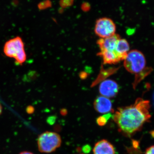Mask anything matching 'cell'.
<instances>
[{"label": "cell", "instance_id": "obj_1", "mask_svg": "<svg viewBox=\"0 0 154 154\" xmlns=\"http://www.w3.org/2000/svg\"><path fill=\"white\" fill-rule=\"evenodd\" d=\"M150 103L140 98L130 106L119 107L113 116L119 130L130 136L139 131L144 125L150 120Z\"/></svg>", "mask_w": 154, "mask_h": 154}, {"label": "cell", "instance_id": "obj_2", "mask_svg": "<svg viewBox=\"0 0 154 154\" xmlns=\"http://www.w3.org/2000/svg\"><path fill=\"white\" fill-rule=\"evenodd\" d=\"M124 60V66L127 70L136 75L140 74L146 68V60L144 55L137 50L129 51Z\"/></svg>", "mask_w": 154, "mask_h": 154}, {"label": "cell", "instance_id": "obj_3", "mask_svg": "<svg viewBox=\"0 0 154 154\" xmlns=\"http://www.w3.org/2000/svg\"><path fill=\"white\" fill-rule=\"evenodd\" d=\"M59 134L52 131H45L38 136L37 145L38 150L42 153H50L55 151L61 144Z\"/></svg>", "mask_w": 154, "mask_h": 154}, {"label": "cell", "instance_id": "obj_4", "mask_svg": "<svg viewBox=\"0 0 154 154\" xmlns=\"http://www.w3.org/2000/svg\"><path fill=\"white\" fill-rule=\"evenodd\" d=\"M4 52L7 56L15 59L18 63H23L26 60V54L24 42L19 36L12 38L6 42Z\"/></svg>", "mask_w": 154, "mask_h": 154}, {"label": "cell", "instance_id": "obj_5", "mask_svg": "<svg viewBox=\"0 0 154 154\" xmlns=\"http://www.w3.org/2000/svg\"><path fill=\"white\" fill-rule=\"evenodd\" d=\"M95 32L100 38H105L115 34L116 26L112 19L101 18L96 21Z\"/></svg>", "mask_w": 154, "mask_h": 154}, {"label": "cell", "instance_id": "obj_6", "mask_svg": "<svg viewBox=\"0 0 154 154\" xmlns=\"http://www.w3.org/2000/svg\"><path fill=\"white\" fill-rule=\"evenodd\" d=\"M119 90L118 84L113 80H104L100 83L99 86V92L101 96L109 99L116 96Z\"/></svg>", "mask_w": 154, "mask_h": 154}, {"label": "cell", "instance_id": "obj_7", "mask_svg": "<svg viewBox=\"0 0 154 154\" xmlns=\"http://www.w3.org/2000/svg\"><path fill=\"white\" fill-rule=\"evenodd\" d=\"M120 38L118 34H115L107 38H99L97 43L100 48V51H114L117 42Z\"/></svg>", "mask_w": 154, "mask_h": 154}, {"label": "cell", "instance_id": "obj_8", "mask_svg": "<svg viewBox=\"0 0 154 154\" xmlns=\"http://www.w3.org/2000/svg\"><path fill=\"white\" fill-rule=\"evenodd\" d=\"M94 106L95 110L99 113H109L113 110L111 100L109 98L102 96L96 98Z\"/></svg>", "mask_w": 154, "mask_h": 154}, {"label": "cell", "instance_id": "obj_9", "mask_svg": "<svg viewBox=\"0 0 154 154\" xmlns=\"http://www.w3.org/2000/svg\"><path fill=\"white\" fill-rule=\"evenodd\" d=\"M94 154H116L113 145L106 140H102L95 144L93 149Z\"/></svg>", "mask_w": 154, "mask_h": 154}, {"label": "cell", "instance_id": "obj_10", "mask_svg": "<svg viewBox=\"0 0 154 154\" xmlns=\"http://www.w3.org/2000/svg\"><path fill=\"white\" fill-rule=\"evenodd\" d=\"M103 60V63L112 64L122 60L120 57L114 51H100L98 54Z\"/></svg>", "mask_w": 154, "mask_h": 154}, {"label": "cell", "instance_id": "obj_11", "mask_svg": "<svg viewBox=\"0 0 154 154\" xmlns=\"http://www.w3.org/2000/svg\"><path fill=\"white\" fill-rule=\"evenodd\" d=\"M129 44L128 41L124 38H120L116 45L115 51L120 57L122 60H124L129 51Z\"/></svg>", "mask_w": 154, "mask_h": 154}, {"label": "cell", "instance_id": "obj_12", "mask_svg": "<svg viewBox=\"0 0 154 154\" xmlns=\"http://www.w3.org/2000/svg\"><path fill=\"white\" fill-rule=\"evenodd\" d=\"M110 116H111L110 114L108 113V114H105V115L98 117L96 120L97 124L99 125V126H104L107 123V121L110 118Z\"/></svg>", "mask_w": 154, "mask_h": 154}, {"label": "cell", "instance_id": "obj_13", "mask_svg": "<svg viewBox=\"0 0 154 154\" xmlns=\"http://www.w3.org/2000/svg\"><path fill=\"white\" fill-rule=\"evenodd\" d=\"M51 6V2L50 1H45L38 4V7L40 10H44Z\"/></svg>", "mask_w": 154, "mask_h": 154}, {"label": "cell", "instance_id": "obj_14", "mask_svg": "<svg viewBox=\"0 0 154 154\" xmlns=\"http://www.w3.org/2000/svg\"><path fill=\"white\" fill-rule=\"evenodd\" d=\"M144 154H154V145L150 146L147 148Z\"/></svg>", "mask_w": 154, "mask_h": 154}, {"label": "cell", "instance_id": "obj_15", "mask_svg": "<svg viewBox=\"0 0 154 154\" xmlns=\"http://www.w3.org/2000/svg\"><path fill=\"white\" fill-rule=\"evenodd\" d=\"M72 1H61L60 2L61 6L62 7H66L67 6H69L71 5L72 3Z\"/></svg>", "mask_w": 154, "mask_h": 154}, {"label": "cell", "instance_id": "obj_16", "mask_svg": "<svg viewBox=\"0 0 154 154\" xmlns=\"http://www.w3.org/2000/svg\"><path fill=\"white\" fill-rule=\"evenodd\" d=\"M90 5L88 3H84L82 5V9L83 11H88L90 9Z\"/></svg>", "mask_w": 154, "mask_h": 154}, {"label": "cell", "instance_id": "obj_17", "mask_svg": "<svg viewBox=\"0 0 154 154\" xmlns=\"http://www.w3.org/2000/svg\"><path fill=\"white\" fill-rule=\"evenodd\" d=\"M83 150L86 153L89 152L91 150V147H90V146L88 145L85 146L83 148Z\"/></svg>", "mask_w": 154, "mask_h": 154}, {"label": "cell", "instance_id": "obj_18", "mask_svg": "<svg viewBox=\"0 0 154 154\" xmlns=\"http://www.w3.org/2000/svg\"><path fill=\"white\" fill-rule=\"evenodd\" d=\"M19 154H34L31 152H28V151H24L21 152Z\"/></svg>", "mask_w": 154, "mask_h": 154}, {"label": "cell", "instance_id": "obj_19", "mask_svg": "<svg viewBox=\"0 0 154 154\" xmlns=\"http://www.w3.org/2000/svg\"><path fill=\"white\" fill-rule=\"evenodd\" d=\"M2 105H1V103H0V115H1L2 113Z\"/></svg>", "mask_w": 154, "mask_h": 154}, {"label": "cell", "instance_id": "obj_20", "mask_svg": "<svg viewBox=\"0 0 154 154\" xmlns=\"http://www.w3.org/2000/svg\"><path fill=\"white\" fill-rule=\"evenodd\" d=\"M152 100H153V104L154 105V91L153 92V95H152Z\"/></svg>", "mask_w": 154, "mask_h": 154}, {"label": "cell", "instance_id": "obj_21", "mask_svg": "<svg viewBox=\"0 0 154 154\" xmlns=\"http://www.w3.org/2000/svg\"></svg>", "mask_w": 154, "mask_h": 154}]
</instances>
